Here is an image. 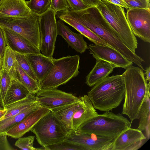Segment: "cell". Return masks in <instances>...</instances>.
I'll return each mask as SVG.
<instances>
[{"label": "cell", "instance_id": "9c48e42d", "mask_svg": "<svg viewBox=\"0 0 150 150\" xmlns=\"http://www.w3.org/2000/svg\"><path fill=\"white\" fill-rule=\"evenodd\" d=\"M56 14L50 8L39 16L40 50L43 55L52 59L58 35Z\"/></svg>", "mask_w": 150, "mask_h": 150}, {"label": "cell", "instance_id": "7bdbcfd3", "mask_svg": "<svg viewBox=\"0 0 150 150\" xmlns=\"http://www.w3.org/2000/svg\"><path fill=\"white\" fill-rule=\"evenodd\" d=\"M145 71H146V77H145L146 80L147 82H150V67H149L146 68Z\"/></svg>", "mask_w": 150, "mask_h": 150}, {"label": "cell", "instance_id": "2e32d148", "mask_svg": "<svg viewBox=\"0 0 150 150\" xmlns=\"http://www.w3.org/2000/svg\"><path fill=\"white\" fill-rule=\"evenodd\" d=\"M1 28L7 45L14 52L24 54L41 53L39 49L21 35L8 28Z\"/></svg>", "mask_w": 150, "mask_h": 150}, {"label": "cell", "instance_id": "f546056e", "mask_svg": "<svg viewBox=\"0 0 150 150\" xmlns=\"http://www.w3.org/2000/svg\"><path fill=\"white\" fill-rule=\"evenodd\" d=\"M51 0H30L26 1L27 5L33 12L41 15L50 8Z\"/></svg>", "mask_w": 150, "mask_h": 150}, {"label": "cell", "instance_id": "bcb514c9", "mask_svg": "<svg viewBox=\"0 0 150 150\" xmlns=\"http://www.w3.org/2000/svg\"></svg>", "mask_w": 150, "mask_h": 150}, {"label": "cell", "instance_id": "5bb4252c", "mask_svg": "<svg viewBox=\"0 0 150 150\" xmlns=\"http://www.w3.org/2000/svg\"><path fill=\"white\" fill-rule=\"evenodd\" d=\"M148 141L142 131L130 127L114 139L111 150H137Z\"/></svg>", "mask_w": 150, "mask_h": 150}, {"label": "cell", "instance_id": "83f0119b", "mask_svg": "<svg viewBox=\"0 0 150 150\" xmlns=\"http://www.w3.org/2000/svg\"><path fill=\"white\" fill-rule=\"evenodd\" d=\"M16 66L17 79L26 88L30 94H36L41 89L40 83L24 71L17 61Z\"/></svg>", "mask_w": 150, "mask_h": 150}, {"label": "cell", "instance_id": "f6af8a7d", "mask_svg": "<svg viewBox=\"0 0 150 150\" xmlns=\"http://www.w3.org/2000/svg\"><path fill=\"white\" fill-rule=\"evenodd\" d=\"M2 0H0V2L1 1H2Z\"/></svg>", "mask_w": 150, "mask_h": 150}, {"label": "cell", "instance_id": "f1b7e54d", "mask_svg": "<svg viewBox=\"0 0 150 150\" xmlns=\"http://www.w3.org/2000/svg\"><path fill=\"white\" fill-rule=\"evenodd\" d=\"M16 62L14 52L7 45L4 53L2 69L6 70L12 79H17Z\"/></svg>", "mask_w": 150, "mask_h": 150}, {"label": "cell", "instance_id": "ba28073f", "mask_svg": "<svg viewBox=\"0 0 150 150\" xmlns=\"http://www.w3.org/2000/svg\"><path fill=\"white\" fill-rule=\"evenodd\" d=\"M30 131L44 148L65 141L68 136L51 111L41 118Z\"/></svg>", "mask_w": 150, "mask_h": 150}, {"label": "cell", "instance_id": "7402d4cb", "mask_svg": "<svg viewBox=\"0 0 150 150\" xmlns=\"http://www.w3.org/2000/svg\"><path fill=\"white\" fill-rule=\"evenodd\" d=\"M115 67L111 64L102 60L96 61L94 67L86 77V83L92 87L111 73Z\"/></svg>", "mask_w": 150, "mask_h": 150}, {"label": "cell", "instance_id": "603a6c76", "mask_svg": "<svg viewBox=\"0 0 150 150\" xmlns=\"http://www.w3.org/2000/svg\"><path fill=\"white\" fill-rule=\"evenodd\" d=\"M59 13L58 18L71 26L94 44L111 47L92 31L84 25L76 21L62 11Z\"/></svg>", "mask_w": 150, "mask_h": 150}, {"label": "cell", "instance_id": "7a4b0ae2", "mask_svg": "<svg viewBox=\"0 0 150 150\" xmlns=\"http://www.w3.org/2000/svg\"><path fill=\"white\" fill-rule=\"evenodd\" d=\"M122 75L125 89L122 114L127 116L132 123L134 120L138 119L140 107L150 94V82L146 81L142 69L132 65L126 69Z\"/></svg>", "mask_w": 150, "mask_h": 150}, {"label": "cell", "instance_id": "277c9868", "mask_svg": "<svg viewBox=\"0 0 150 150\" xmlns=\"http://www.w3.org/2000/svg\"><path fill=\"white\" fill-rule=\"evenodd\" d=\"M122 115L110 111L98 114L83 124L76 131L114 139L131 125L130 122Z\"/></svg>", "mask_w": 150, "mask_h": 150}, {"label": "cell", "instance_id": "3957f363", "mask_svg": "<svg viewBox=\"0 0 150 150\" xmlns=\"http://www.w3.org/2000/svg\"><path fill=\"white\" fill-rule=\"evenodd\" d=\"M125 84L122 75L108 76L96 84L87 93L94 108L108 112L118 107L125 97Z\"/></svg>", "mask_w": 150, "mask_h": 150}, {"label": "cell", "instance_id": "8fae6325", "mask_svg": "<svg viewBox=\"0 0 150 150\" xmlns=\"http://www.w3.org/2000/svg\"><path fill=\"white\" fill-rule=\"evenodd\" d=\"M114 139L74 131L65 140L81 146L84 150H111Z\"/></svg>", "mask_w": 150, "mask_h": 150}, {"label": "cell", "instance_id": "d4e9b609", "mask_svg": "<svg viewBox=\"0 0 150 150\" xmlns=\"http://www.w3.org/2000/svg\"><path fill=\"white\" fill-rule=\"evenodd\" d=\"M30 93L18 81L12 79L4 100L6 106L22 99Z\"/></svg>", "mask_w": 150, "mask_h": 150}, {"label": "cell", "instance_id": "d6a6232c", "mask_svg": "<svg viewBox=\"0 0 150 150\" xmlns=\"http://www.w3.org/2000/svg\"><path fill=\"white\" fill-rule=\"evenodd\" d=\"M14 52L16 61L20 67L31 77L38 81L25 54Z\"/></svg>", "mask_w": 150, "mask_h": 150}, {"label": "cell", "instance_id": "ee69618b", "mask_svg": "<svg viewBox=\"0 0 150 150\" xmlns=\"http://www.w3.org/2000/svg\"><path fill=\"white\" fill-rule=\"evenodd\" d=\"M6 110H0V119L4 115L6 112Z\"/></svg>", "mask_w": 150, "mask_h": 150}, {"label": "cell", "instance_id": "ac0fdd59", "mask_svg": "<svg viewBox=\"0 0 150 150\" xmlns=\"http://www.w3.org/2000/svg\"><path fill=\"white\" fill-rule=\"evenodd\" d=\"M37 81L40 83L48 74L53 64L52 59L40 54H25Z\"/></svg>", "mask_w": 150, "mask_h": 150}, {"label": "cell", "instance_id": "74e56055", "mask_svg": "<svg viewBox=\"0 0 150 150\" xmlns=\"http://www.w3.org/2000/svg\"><path fill=\"white\" fill-rule=\"evenodd\" d=\"M67 1L69 6L68 10L79 11L89 7L81 0H67Z\"/></svg>", "mask_w": 150, "mask_h": 150}, {"label": "cell", "instance_id": "52a82bcc", "mask_svg": "<svg viewBox=\"0 0 150 150\" xmlns=\"http://www.w3.org/2000/svg\"><path fill=\"white\" fill-rule=\"evenodd\" d=\"M39 16L32 11L23 16H10L0 14V27L20 34L40 50Z\"/></svg>", "mask_w": 150, "mask_h": 150}, {"label": "cell", "instance_id": "4dcf8cb0", "mask_svg": "<svg viewBox=\"0 0 150 150\" xmlns=\"http://www.w3.org/2000/svg\"><path fill=\"white\" fill-rule=\"evenodd\" d=\"M35 137L34 136H33L20 137L15 142V145L20 149L23 150H44L42 147L37 148L34 147Z\"/></svg>", "mask_w": 150, "mask_h": 150}, {"label": "cell", "instance_id": "8992f818", "mask_svg": "<svg viewBox=\"0 0 150 150\" xmlns=\"http://www.w3.org/2000/svg\"><path fill=\"white\" fill-rule=\"evenodd\" d=\"M80 59L78 54L53 58L52 68L40 83L41 89L57 88L77 76Z\"/></svg>", "mask_w": 150, "mask_h": 150}, {"label": "cell", "instance_id": "f35d334b", "mask_svg": "<svg viewBox=\"0 0 150 150\" xmlns=\"http://www.w3.org/2000/svg\"><path fill=\"white\" fill-rule=\"evenodd\" d=\"M6 134H0V150H14L9 143Z\"/></svg>", "mask_w": 150, "mask_h": 150}, {"label": "cell", "instance_id": "4fadbf2b", "mask_svg": "<svg viewBox=\"0 0 150 150\" xmlns=\"http://www.w3.org/2000/svg\"><path fill=\"white\" fill-rule=\"evenodd\" d=\"M90 54L96 61L102 60L108 62L115 68L126 69L133 64L114 48L107 46L90 44L88 46Z\"/></svg>", "mask_w": 150, "mask_h": 150}, {"label": "cell", "instance_id": "4316f807", "mask_svg": "<svg viewBox=\"0 0 150 150\" xmlns=\"http://www.w3.org/2000/svg\"><path fill=\"white\" fill-rule=\"evenodd\" d=\"M36 101V96L30 93L24 98L6 106V112L0 120L18 113Z\"/></svg>", "mask_w": 150, "mask_h": 150}, {"label": "cell", "instance_id": "d6986e66", "mask_svg": "<svg viewBox=\"0 0 150 150\" xmlns=\"http://www.w3.org/2000/svg\"><path fill=\"white\" fill-rule=\"evenodd\" d=\"M57 35L61 36L68 45L76 51L82 53L88 49L87 43L82 34L73 32L60 19L57 22Z\"/></svg>", "mask_w": 150, "mask_h": 150}, {"label": "cell", "instance_id": "44dd1931", "mask_svg": "<svg viewBox=\"0 0 150 150\" xmlns=\"http://www.w3.org/2000/svg\"><path fill=\"white\" fill-rule=\"evenodd\" d=\"M31 12L25 0H2L0 3V14L5 16H25Z\"/></svg>", "mask_w": 150, "mask_h": 150}, {"label": "cell", "instance_id": "e0dca14e", "mask_svg": "<svg viewBox=\"0 0 150 150\" xmlns=\"http://www.w3.org/2000/svg\"><path fill=\"white\" fill-rule=\"evenodd\" d=\"M51 110L56 119L68 136L74 131L72 119L74 115L80 106L81 100Z\"/></svg>", "mask_w": 150, "mask_h": 150}, {"label": "cell", "instance_id": "ab89813d", "mask_svg": "<svg viewBox=\"0 0 150 150\" xmlns=\"http://www.w3.org/2000/svg\"><path fill=\"white\" fill-rule=\"evenodd\" d=\"M109 2L122 7L127 8V7L123 0H105Z\"/></svg>", "mask_w": 150, "mask_h": 150}, {"label": "cell", "instance_id": "cb8c5ba5", "mask_svg": "<svg viewBox=\"0 0 150 150\" xmlns=\"http://www.w3.org/2000/svg\"><path fill=\"white\" fill-rule=\"evenodd\" d=\"M41 107L37 101L18 113L0 120V134H6V132L11 128Z\"/></svg>", "mask_w": 150, "mask_h": 150}, {"label": "cell", "instance_id": "d590c367", "mask_svg": "<svg viewBox=\"0 0 150 150\" xmlns=\"http://www.w3.org/2000/svg\"><path fill=\"white\" fill-rule=\"evenodd\" d=\"M50 8L56 14L59 11L68 10L69 6L67 0H51Z\"/></svg>", "mask_w": 150, "mask_h": 150}, {"label": "cell", "instance_id": "9a60e30c", "mask_svg": "<svg viewBox=\"0 0 150 150\" xmlns=\"http://www.w3.org/2000/svg\"><path fill=\"white\" fill-rule=\"evenodd\" d=\"M50 111L49 109L40 107L10 129L6 132L7 135L15 139L22 137L30 131L41 118Z\"/></svg>", "mask_w": 150, "mask_h": 150}, {"label": "cell", "instance_id": "1f68e13d", "mask_svg": "<svg viewBox=\"0 0 150 150\" xmlns=\"http://www.w3.org/2000/svg\"><path fill=\"white\" fill-rule=\"evenodd\" d=\"M45 150H84L81 146L66 141L47 146Z\"/></svg>", "mask_w": 150, "mask_h": 150}, {"label": "cell", "instance_id": "30bf717a", "mask_svg": "<svg viewBox=\"0 0 150 150\" xmlns=\"http://www.w3.org/2000/svg\"><path fill=\"white\" fill-rule=\"evenodd\" d=\"M126 18L135 36L144 41L150 42V9H129Z\"/></svg>", "mask_w": 150, "mask_h": 150}, {"label": "cell", "instance_id": "7c38bea8", "mask_svg": "<svg viewBox=\"0 0 150 150\" xmlns=\"http://www.w3.org/2000/svg\"><path fill=\"white\" fill-rule=\"evenodd\" d=\"M36 100L41 106L50 110L75 102L80 99L57 88L41 89L36 93Z\"/></svg>", "mask_w": 150, "mask_h": 150}, {"label": "cell", "instance_id": "484cf974", "mask_svg": "<svg viewBox=\"0 0 150 150\" xmlns=\"http://www.w3.org/2000/svg\"><path fill=\"white\" fill-rule=\"evenodd\" d=\"M150 97L149 94L142 104L138 115L139 123L138 129L144 132L148 140L150 137Z\"/></svg>", "mask_w": 150, "mask_h": 150}, {"label": "cell", "instance_id": "8d00e7d4", "mask_svg": "<svg viewBox=\"0 0 150 150\" xmlns=\"http://www.w3.org/2000/svg\"><path fill=\"white\" fill-rule=\"evenodd\" d=\"M6 43L2 28L0 27V71L2 69Z\"/></svg>", "mask_w": 150, "mask_h": 150}, {"label": "cell", "instance_id": "60d3db41", "mask_svg": "<svg viewBox=\"0 0 150 150\" xmlns=\"http://www.w3.org/2000/svg\"><path fill=\"white\" fill-rule=\"evenodd\" d=\"M89 7L96 6L100 0H81Z\"/></svg>", "mask_w": 150, "mask_h": 150}, {"label": "cell", "instance_id": "ffe728a7", "mask_svg": "<svg viewBox=\"0 0 150 150\" xmlns=\"http://www.w3.org/2000/svg\"><path fill=\"white\" fill-rule=\"evenodd\" d=\"M80 98L81 104L75 112L72 119L74 131H76L83 124L98 114L87 95Z\"/></svg>", "mask_w": 150, "mask_h": 150}, {"label": "cell", "instance_id": "b9f144b4", "mask_svg": "<svg viewBox=\"0 0 150 150\" xmlns=\"http://www.w3.org/2000/svg\"><path fill=\"white\" fill-rule=\"evenodd\" d=\"M6 109V106L5 105L4 100L3 98L1 91V90L0 83V110H4Z\"/></svg>", "mask_w": 150, "mask_h": 150}, {"label": "cell", "instance_id": "e575fe53", "mask_svg": "<svg viewBox=\"0 0 150 150\" xmlns=\"http://www.w3.org/2000/svg\"><path fill=\"white\" fill-rule=\"evenodd\" d=\"M127 8L150 9L149 0H123Z\"/></svg>", "mask_w": 150, "mask_h": 150}, {"label": "cell", "instance_id": "836d02e7", "mask_svg": "<svg viewBox=\"0 0 150 150\" xmlns=\"http://www.w3.org/2000/svg\"><path fill=\"white\" fill-rule=\"evenodd\" d=\"M0 86L2 97L4 100L12 79L8 72L3 69L0 71Z\"/></svg>", "mask_w": 150, "mask_h": 150}, {"label": "cell", "instance_id": "6da1fadb", "mask_svg": "<svg viewBox=\"0 0 150 150\" xmlns=\"http://www.w3.org/2000/svg\"><path fill=\"white\" fill-rule=\"evenodd\" d=\"M71 17L92 31L127 59L145 70L142 65L144 60L122 42L96 6L73 11Z\"/></svg>", "mask_w": 150, "mask_h": 150}, {"label": "cell", "instance_id": "5b68a950", "mask_svg": "<svg viewBox=\"0 0 150 150\" xmlns=\"http://www.w3.org/2000/svg\"><path fill=\"white\" fill-rule=\"evenodd\" d=\"M96 6L122 42L135 53L137 40L127 20L124 9L105 0H100Z\"/></svg>", "mask_w": 150, "mask_h": 150}]
</instances>
